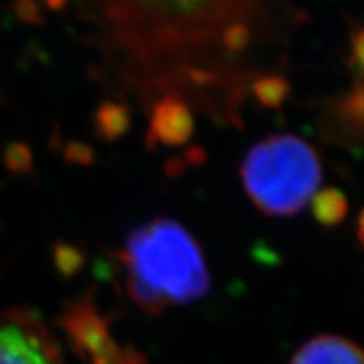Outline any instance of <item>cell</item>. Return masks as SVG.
Masks as SVG:
<instances>
[{
	"label": "cell",
	"instance_id": "10",
	"mask_svg": "<svg viewBox=\"0 0 364 364\" xmlns=\"http://www.w3.org/2000/svg\"><path fill=\"white\" fill-rule=\"evenodd\" d=\"M248 44H250V29L248 26L245 24H233L231 27H228L225 34H223V46L233 54L245 51Z\"/></svg>",
	"mask_w": 364,
	"mask_h": 364
},
{
	"label": "cell",
	"instance_id": "9",
	"mask_svg": "<svg viewBox=\"0 0 364 364\" xmlns=\"http://www.w3.org/2000/svg\"><path fill=\"white\" fill-rule=\"evenodd\" d=\"M343 115L354 129L364 130V85L358 86L343 102Z\"/></svg>",
	"mask_w": 364,
	"mask_h": 364
},
{
	"label": "cell",
	"instance_id": "13",
	"mask_svg": "<svg viewBox=\"0 0 364 364\" xmlns=\"http://www.w3.org/2000/svg\"><path fill=\"white\" fill-rule=\"evenodd\" d=\"M188 164H186L184 157H171L166 164V174L169 177H179L188 171Z\"/></svg>",
	"mask_w": 364,
	"mask_h": 364
},
{
	"label": "cell",
	"instance_id": "6",
	"mask_svg": "<svg viewBox=\"0 0 364 364\" xmlns=\"http://www.w3.org/2000/svg\"><path fill=\"white\" fill-rule=\"evenodd\" d=\"M312 215L324 228H334L346 220L349 213L348 198L338 188H324L312 196Z\"/></svg>",
	"mask_w": 364,
	"mask_h": 364
},
{
	"label": "cell",
	"instance_id": "7",
	"mask_svg": "<svg viewBox=\"0 0 364 364\" xmlns=\"http://www.w3.org/2000/svg\"><path fill=\"white\" fill-rule=\"evenodd\" d=\"M132 125V112L124 103L107 102L100 107L97 115V129L98 134L105 140H118L122 139Z\"/></svg>",
	"mask_w": 364,
	"mask_h": 364
},
{
	"label": "cell",
	"instance_id": "3",
	"mask_svg": "<svg viewBox=\"0 0 364 364\" xmlns=\"http://www.w3.org/2000/svg\"><path fill=\"white\" fill-rule=\"evenodd\" d=\"M0 364H63L53 336L31 314L0 316Z\"/></svg>",
	"mask_w": 364,
	"mask_h": 364
},
{
	"label": "cell",
	"instance_id": "11",
	"mask_svg": "<svg viewBox=\"0 0 364 364\" xmlns=\"http://www.w3.org/2000/svg\"><path fill=\"white\" fill-rule=\"evenodd\" d=\"M351 68L361 78H364V26L353 33Z\"/></svg>",
	"mask_w": 364,
	"mask_h": 364
},
{
	"label": "cell",
	"instance_id": "8",
	"mask_svg": "<svg viewBox=\"0 0 364 364\" xmlns=\"http://www.w3.org/2000/svg\"><path fill=\"white\" fill-rule=\"evenodd\" d=\"M253 93L258 103L265 108L277 110L287 102V98L292 93V86L289 80L282 75H267L255 80Z\"/></svg>",
	"mask_w": 364,
	"mask_h": 364
},
{
	"label": "cell",
	"instance_id": "12",
	"mask_svg": "<svg viewBox=\"0 0 364 364\" xmlns=\"http://www.w3.org/2000/svg\"><path fill=\"white\" fill-rule=\"evenodd\" d=\"M182 157H184V161L189 167H201L208 161L206 150H204L203 147H196V145L194 147H189L188 150H186L184 156Z\"/></svg>",
	"mask_w": 364,
	"mask_h": 364
},
{
	"label": "cell",
	"instance_id": "14",
	"mask_svg": "<svg viewBox=\"0 0 364 364\" xmlns=\"http://www.w3.org/2000/svg\"><path fill=\"white\" fill-rule=\"evenodd\" d=\"M204 0H172V4L179 9V11H184V12H189V11H194V9H198Z\"/></svg>",
	"mask_w": 364,
	"mask_h": 364
},
{
	"label": "cell",
	"instance_id": "4",
	"mask_svg": "<svg viewBox=\"0 0 364 364\" xmlns=\"http://www.w3.org/2000/svg\"><path fill=\"white\" fill-rule=\"evenodd\" d=\"M193 132L194 118L188 105L176 95H167L154 107L147 132V147L152 150L161 144L177 147L188 142Z\"/></svg>",
	"mask_w": 364,
	"mask_h": 364
},
{
	"label": "cell",
	"instance_id": "2",
	"mask_svg": "<svg viewBox=\"0 0 364 364\" xmlns=\"http://www.w3.org/2000/svg\"><path fill=\"white\" fill-rule=\"evenodd\" d=\"M245 191L268 216H294L321 184L317 152L295 135H272L255 144L241 164Z\"/></svg>",
	"mask_w": 364,
	"mask_h": 364
},
{
	"label": "cell",
	"instance_id": "1",
	"mask_svg": "<svg viewBox=\"0 0 364 364\" xmlns=\"http://www.w3.org/2000/svg\"><path fill=\"white\" fill-rule=\"evenodd\" d=\"M120 257L132 300L150 316L194 302L211 287L198 241L171 218L136 226Z\"/></svg>",
	"mask_w": 364,
	"mask_h": 364
},
{
	"label": "cell",
	"instance_id": "5",
	"mask_svg": "<svg viewBox=\"0 0 364 364\" xmlns=\"http://www.w3.org/2000/svg\"><path fill=\"white\" fill-rule=\"evenodd\" d=\"M290 364H364V351L341 336H317L299 349Z\"/></svg>",
	"mask_w": 364,
	"mask_h": 364
},
{
	"label": "cell",
	"instance_id": "15",
	"mask_svg": "<svg viewBox=\"0 0 364 364\" xmlns=\"http://www.w3.org/2000/svg\"><path fill=\"white\" fill-rule=\"evenodd\" d=\"M356 235H358V240L359 243L364 247V208L361 209V213H359L358 216V230H356Z\"/></svg>",
	"mask_w": 364,
	"mask_h": 364
}]
</instances>
